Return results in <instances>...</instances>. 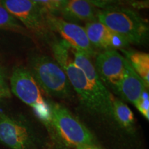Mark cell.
Instances as JSON below:
<instances>
[{
	"label": "cell",
	"mask_w": 149,
	"mask_h": 149,
	"mask_svg": "<svg viewBox=\"0 0 149 149\" xmlns=\"http://www.w3.org/2000/svg\"><path fill=\"white\" fill-rule=\"evenodd\" d=\"M0 29L21 31L24 29L17 19L15 18L8 10L0 4Z\"/></svg>",
	"instance_id": "cell-15"
},
{
	"label": "cell",
	"mask_w": 149,
	"mask_h": 149,
	"mask_svg": "<svg viewBox=\"0 0 149 149\" xmlns=\"http://www.w3.org/2000/svg\"><path fill=\"white\" fill-rule=\"evenodd\" d=\"M46 24L58 32L64 42L74 50L84 53L91 57L95 51L89 41L85 28L72 22H66L53 15H46Z\"/></svg>",
	"instance_id": "cell-8"
},
{
	"label": "cell",
	"mask_w": 149,
	"mask_h": 149,
	"mask_svg": "<svg viewBox=\"0 0 149 149\" xmlns=\"http://www.w3.org/2000/svg\"><path fill=\"white\" fill-rule=\"evenodd\" d=\"M0 143L9 149H36L39 139L25 123L4 115L0 116Z\"/></svg>",
	"instance_id": "cell-6"
},
{
	"label": "cell",
	"mask_w": 149,
	"mask_h": 149,
	"mask_svg": "<svg viewBox=\"0 0 149 149\" xmlns=\"http://www.w3.org/2000/svg\"><path fill=\"white\" fill-rule=\"evenodd\" d=\"M146 88H148L144 81L136 73L128 62L124 77L115 91L126 101L135 105Z\"/></svg>",
	"instance_id": "cell-11"
},
{
	"label": "cell",
	"mask_w": 149,
	"mask_h": 149,
	"mask_svg": "<svg viewBox=\"0 0 149 149\" xmlns=\"http://www.w3.org/2000/svg\"><path fill=\"white\" fill-rule=\"evenodd\" d=\"M128 61L116 50H107L96 58V71L105 84L115 91L124 77Z\"/></svg>",
	"instance_id": "cell-9"
},
{
	"label": "cell",
	"mask_w": 149,
	"mask_h": 149,
	"mask_svg": "<svg viewBox=\"0 0 149 149\" xmlns=\"http://www.w3.org/2000/svg\"><path fill=\"white\" fill-rule=\"evenodd\" d=\"M70 48L64 40L55 44L53 52L57 63L65 72L86 109L95 114L113 117V97L102 83L90 57L74 49V58L71 60Z\"/></svg>",
	"instance_id": "cell-1"
},
{
	"label": "cell",
	"mask_w": 149,
	"mask_h": 149,
	"mask_svg": "<svg viewBox=\"0 0 149 149\" xmlns=\"http://www.w3.org/2000/svg\"><path fill=\"white\" fill-rule=\"evenodd\" d=\"M2 6L27 29L38 35L47 30L44 13L31 0H1Z\"/></svg>",
	"instance_id": "cell-7"
},
{
	"label": "cell",
	"mask_w": 149,
	"mask_h": 149,
	"mask_svg": "<svg viewBox=\"0 0 149 149\" xmlns=\"http://www.w3.org/2000/svg\"><path fill=\"white\" fill-rule=\"evenodd\" d=\"M76 149H101L97 146L96 144H81L77 146Z\"/></svg>",
	"instance_id": "cell-21"
},
{
	"label": "cell",
	"mask_w": 149,
	"mask_h": 149,
	"mask_svg": "<svg viewBox=\"0 0 149 149\" xmlns=\"http://www.w3.org/2000/svg\"><path fill=\"white\" fill-rule=\"evenodd\" d=\"M10 91L24 103L32 107L35 115L47 128L53 140L56 137L52 125L49 104L44 100L31 72L24 67H16L10 78Z\"/></svg>",
	"instance_id": "cell-2"
},
{
	"label": "cell",
	"mask_w": 149,
	"mask_h": 149,
	"mask_svg": "<svg viewBox=\"0 0 149 149\" xmlns=\"http://www.w3.org/2000/svg\"><path fill=\"white\" fill-rule=\"evenodd\" d=\"M112 110L113 119L117 121L122 127L128 131H131L134 128L135 117L129 107L121 100L113 97Z\"/></svg>",
	"instance_id": "cell-14"
},
{
	"label": "cell",
	"mask_w": 149,
	"mask_h": 149,
	"mask_svg": "<svg viewBox=\"0 0 149 149\" xmlns=\"http://www.w3.org/2000/svg\"><path fill=\"white\" fill-rule=\"evenodd\" d=\"M97 18L98 22L125 39L128 44H141L148 36V23L130 8L117 6L104 8L97 13Z\"/></svg>",
	"instance_id": "cell-3"
},
{
	"label": "cell",
	"mask_w": 149,
	"mask_h": 149,
	"mask_svg": "<svg viewBox=\"0 0 149 149\" xmlns=\"http://www.w3.org/2000/svg\"><path fill=\"white\" fill-rule=\"evenodd\" d=\"M31 74L39 86L51 96L65 99L71 95V85L61 66L48 56L31 59Z\"/></svg>",
	"instance_id": "cell-5"
},
{
	"label": "cell",
	"mask_w": 149,
	"mask_h": 149,
	"mask_svg": "<svg viewBox=\"0 0 149 149\" xmlns=\"http://www.w3.org/2000/svg\"><path fill=\"white\" fill-rule=\"evenodd\" d=\"M58 11H62L68 3V0H51Z\"/></svg>",
	"instance_id": "cell-20"
},
{
	"label": "cell",
	"mask_w": 149,
	"mask_h": 149,
	"mask_svg": "<svg viewBox=\"0 0 149 149\" xmlns=\"http://www.w3.org/2000/svg\"><path fill=\"white\" fill-rule=\"evenodd\" d=\"M44 13L51 14L55 15L59 11L51 0H31Z\"/></svg>",
	"instance_id": "cell-18"
},
{
	"label": "cell",
	"mask_w": 149,
	"mask_h": 149,
	"mask_svg": "<svg viewBox=\"0 0 149 149\" xmlns=\"http://www.w3.org/2000/svg\"><path fill=\"white\" fill-rule=\"evenodd\" d=\"M62 13L68 19L87 23L95 22L97 19L94 6L89 0H68Z\"/></svg>",
	"instance_id": "cell-12"
},
{
	"label": "cell",
	"mask_w": 149,
	"mask_h": 149,
	"mask_svg": "<svg viewBox=\"0 0 149 149\" xmlns=\"http://www.w3.org/2000/svg\"><path fill=\"white\" fill-rule=\"evenodd\" d=\"M11 97V91L9 86L6 70L0 65V100Z\"/></svg>",
	"instance_id": "cell-16"
},
{
	"label": "cell",
	"mask_w": 149,
	"mask_h": 149,
	"mask_svg": "<svg viewBox=\"0 0 149 149\" xmlns=\"http://www.w3.org/2000/svg\"><path fill=\"white\" fill-rule=\"evenodd\" d=\"M5 114H3V113H1V111H0V116H3V115H4Z\"/></svg>",
	"instance_id": "cell-22"
},
{
	"label": "cell",
	"mask_w": 149,
	"mask_h": 149,
	"mask_svg": "<svg viewBox=\"0 0 149 149\" xmlns=\"http://www.w3.org/2000/svg\"><path fill=\"white\" fill-rule=\"evenodd\" d=\"M93 6H97L102 8H107L110 7H115V5L125 2L128 0H89Z\"/></svg>",
	"instance_id": "cell-19"
},
{
	"label": "cell",
	"mask_w": 149,
	"mask_h": 149,
	"mask_svg": "<svg viewBox=\"0 0 149 149\" xmlns=\"http://www.w3.org/2000/svg\"><path fill=\"white\" fill-rule=\"evenodd\" d=\"M135 107L139 113L144 116L147 120H149V95L147 91L143 93L142 95L135 104Z\"/></svg>",
	"instance_id": "cell-17"
},
{
	"label": "cell",
	"mask_w": 149,
	"mask_h": 149,
	"mask_svg": "<svg viewBox=\"0 0 149 149\" xmlns=\"http://www.w3.org/2000/svg\"><path fill=\"white\" fill-rule=\"evenodd\" d=\"M123 53L126 56L133 69L135 70L141 79L144 81L147 88L149 86V55L141 52L126 51L122 49Z\"/></svg>",
	"instance_id": "cell-13"
},
{
	"label": "cell",
	"mask_w": 149,
	"mask_h": 149,
	"mask_svg": "<svg viewBox=\"0 0 149 149\" xmlns=\"http://www.w3.org/2000/svg\"><path fill=\"white\" fill-rule=\"evenodd\" d=\"M86 32L91 45L107 50H116L125 48L128 43L100 22L86 23Z\"/></svg>",
	"instance_id": "cell-10"
},
{
	"label": "cell",
	"mask_w": 149,
	"mask_h": 149,
	"mask_svg": "<svg viewBox=\"0 0 149 149\" xmlns=\"http://www.w3.org/2000/svg\"><path fill=\"white\" fill-rule=\"evenodd\" d=\"M48 104L57 143L75 148L81 144H95L91 132L66 108L55 102Z\"/></svg>",
	"instance_id": "cell-4"
}]
</instances>
